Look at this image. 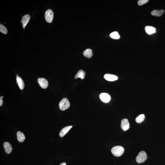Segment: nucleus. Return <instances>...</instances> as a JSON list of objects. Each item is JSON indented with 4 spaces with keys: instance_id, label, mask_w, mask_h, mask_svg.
<instances>
[{
    "instance_id": "f257e3e1",
    "label": "nucleus",
    "mask_w": 165,
    "mask_h": 165,
    "mask_svg": "<svg viewBox=\"0 0 165 165\" xmlns=\"http://www.w3.org/2000/svg\"><path fill=\"white\" fill-rule=\"evenodd\" d=\"M124 149L121 146H116L113 147L111 149L112 154L116 157H120L123 154Z\"/></svg>"
},
{
    "instance_id": "f03ea898",
    "label": "nucleus",
    "mask_w": 165,
    "mask_h": 165,
    "mask_svg": "<svg viewBox=\"0 0 165 165\" xmlns=\"http://www.w3.org/2000/svg\"><path fill=\"white\" fill-rule=\"evenodd\" d=\"M70 103L68 99L64 98L59 103V107L61 110L64 111L68 109L70 107Z\"/></svg>"
},
{
    "instance_id": "7ed1b4c3",
    "label": "nucleus",
    "mask_w": 165,
    "mask_h": 165,
    "mask_svg": "<svg viewBox=\"0 0 165 165\" xmlns=\"http://www.w3.org/2000/svg\"><path fill=\"white\" fill-rule=\"evenodd\" d=\"M147 155L144 151H142L139 153L136 158V161L138 163H143L147 160Z\"/></svg>"
},
{
    "instance_id": "20e7f679",
    "label": "nucleus",
    "mask_w": 165,
    "mask_h": 165,
    "mask_svg": "<svg viewBox=\"0 0 165 165\" xmlns=\"http://www.w3.org/2000/svg\"><path fill=\"white\" fill-rule=\"evenodd\" d=\"M54 13L51 9H48L45 13V18L46 21L49 23L52 22L53 20Z\"/></svg>"
},
{
    "instance_id": "39448f33",
    "label": "nucleus",
    "mask_w": 165,
    "mask_h": 165,
    "mask_svg": "<svg viewBox=\"0 0 165 165\" xmlns=\"http://www.w3.org/2000/svg\"><path fill=\"white\" fill-rule=\"evenodd\" d=\"M38 82L42 88L45 89L47 88L48 87V81L45 78H39L38 79Z\"/></svg>"
},
{
    "instance_id": "423d86ee",
    "label": "nucleus",
    "mask_w": 165,
    "mask_h": 165,
    "mask_svg": "<svg viewBox=\"0 0 165 165\" xmlns=\"http://www.w3.org/2000/svg\"><path fill=\"white\" fill-rule=\"evenodd\" d=\"M121 127L124 131L128 130L130 128V124L128 120L127 119H123L121 121Z\"/></svg>"
},
{
    "instance_id": "0eeeda50",
    "label": "nucleus",
    "mask_w": 165,
    "mask_h": 165,
    "mask_svg": "<svg viewBox=\"0 0 165 165\" xmlns=\"http://www.w3.org/2000/svg\"><path fill=\"white\" fill-rule=\"evenodd\" d=\"M100 99L103 102L108 103L109 102L111 99V97L109 94L106 93H102L99 96Z\"/></svg>"
},
{
    "instance_id": "6e6552de",
    "label": "nucleus",
    "mask_w": 165,
    "mask_h": 165,
    "mask_svg": "<svg viewBox=\"0 0 165 165\" xmlns=\"http://www.w3.org/2000/svg\"><path fill=\"white\" fill-rule=\"evenodd\" d=\"M104 78L108 81L113 82L118 79V77L113 74H107L104 76Z\"/></svg>"
},
{
    "instance_id": "1a4fd4ad",
    "label": "nucleus",
    "mask_w": 165,
    "mask_h": 165,
    "mask_svg": "<svg viewBox=\"0 0 165 165\" xmlns=\"http://www.w3.org/2000/svg\"><path fill=\"white\" fill-rule=\"evenodd\" d=\"M30 17L29 14H26L23 16L22 20H21V23H22L23 26V28L25 29L27 24L29 22L30 19Z\"/></svg>"
},
{
    "instance_id": "9d476101",
    "label": "nucleus",
    "mask_w": 165,
    "mask_h": 165,
    "mask_svg": "<svg viewBox=\"0 0 165 165\" xmlns=\"http://www.w3.org/2000/svg\"><path fill=\"white\" fill-rule=\"evenodd\" d=\"M3 146L5 152L9 154L11 152L12 150V147L10 143L5 142L4 143Z\"/></svg>"
},
{
    "instance_id": "9b49d317",
    "label": "nucleus",
    "mask_w": 165,
    "mask_h": 165,
    "mask_svg": "<svg viewBox=\"0 0 165 165\" xmlns=\"http://www.w3.org/2000/svg\"><path fill=\"white\" fill-rule=\"evenodd\" d=\"M16 81L18 86H19L21 90H22L24 89L25 87V84H24V81H23L21 78L18 76L17 75L16 77Z\"/></svg>"
},
{
    "instance_id": "f8f14e48",
    "label": "nucleus",
    "mask_w": 165,
    "mask_h": 165,
    "mask_svg": "<svg viewBox=\"0 0 165 165\" xmlns=\"http://www.w3.org/2000/svg\"><path fill=\"white\" fill-rule=\"evenodd\" d=\"M145 30L146 33L149 35H151L156 32V29L154 27L147 26L145 28Z\"/></svg>"
},
{
    "instance_id": "ddd939ff",
    "label": "nucleus",
    "mask_w": 165,
    "mask_h": 165,
    "mask_svg": "<svg viewBox=\"0 0 165 165\" xmlns=\"http://www.w3.org/2000/svg\"><path fill=\"white\" fill-rule=\"evenodd\" d=\"M72 126H69L65 127L63 128L60 131V133H59V136L61 137H62L64 136L65 135L67 134L70 130L71 128H72Z\"/></svg>"
},
{
    "instance_id": "4468645a",
    "label": "nucleus",
    "mask_w": 165,
    "mask_h": 165,
    "mask_svg": "<svg viewBox=\"0 0 165 165\" xmlns=\"http://www.w3.org/2000/svg\"><path fill=\"white\" fill-rule=\"evenodd\" d=\"M17 140L20 143L23 142L25 139V136L22 132L18 131L17 133Z\"/></svg>"
},
{
    "instance_id": "2eb2a0df",
    "label": "nucleus",
    "mask_w": 165,
    "mask_h": 165,
    "mask_svg": "<svg viewBox=\"0 0 165 165\" xmlns=\"http://www.w3.org/2000/svg\"><path fill=\"white\" fill-rule=\"evenodd\" d=\"M85 72L82 70H80L75 77V79H76L78 78H81L82 79H83L85 78Z\"/></svg>"
},
{
    "instance_id": "dca6fc26",
    "label": "nucleus",
    "mask_w": 165,
    "mask_h": 165,
    "mask_svg": "<svg viewBox=\"0 0 165 165\" xmlns=\"http://www.w3.org/2000/svg\"><path fill=\"white\" fill-rule=\"evenodd\" d=\"M164 12V10H153L151 12V14L152 15L156 16V17H160L162 15Z\"/></svg>"
},
{
    "instance_id": "f3484780",
    "label": "nucleus",
    "mask_w": 165,
    "mask_h": 165,
    "mask_svg": "<svg viewBox=\"0 0 165 165\" xmlns=\"http://www.w3.org/2000/svg\"><path fill=\"white\" fill-rule=\"evenodd\" d=\"M83 55L86 57L91 58L93 56L92 51L90 49H87L83 52Z\"/></svg>"
},
{
    "instance_id": "a211bd4d",
    "label": "nucleus",
    "mask_w": 165,
    "mask_h": 165,
    "mask_svg": "<svg viewBox=\"0 0 165 165\" xmlns=\"http://www.w3.org/2000/svg\"><path fill=\"white\" fill-rule=\"evenodd\" d=\"M145 118V115L143 114H142L139 115L137 117L136 119V121L138 123H140L144 121Z\"/></svg>"
},
{
    "instance_id": "6ab92c4d",
    "label": "nucleus",
    "mask_w": 165,
    "mask_h": 165,
    "mask_svg": "<svg viewBox=\"0 0 165 165\" xmlns=\"http://www.w3.org/2000/svg\"><path fill=\"white\" fill-rule=\"evenodd\" d=\"M111 37L115 39H118L120 38L119 35L117 32H112L110 35Z\"/></svg>"
},
{
    "instance_id": "aec40b11",
    "label": "nucleus",
    "mask_w": 165,
    "mask_h": 165,
    "mask_svg": "<svg viewBox=\"0 0 165 165\" xmlns=\"http://www.w3.org/2000/svg\"><path fill=\"white\" fill-rule=\"evenodd\" d=\"M0 31L4 34H6L7 33V29L2 24H0Z\"/></svg>"
},
{
    "instance_id": "412c9836",
    "label": "nucleus",
    "mask_w": 165,
    "mask_h": 165,
    "mask_svg": "<svg viewBox=\"0 0 165 165\" xmlns=\"http://www.w3.org/2000/svg\"><path fill=\"white\" fill-rule=\"evenodd\" d=\"M149 0H140L138 1V4L140 6H141L149 2Z\"/></svg>"
},
{
    "instance_id": "4be33fe9",
    "label": "nucleus",
    "mask_w": 165,
    "mask_h": 165,
    "mask_svg": "<svg viewBox=\"0 0 165 165\" xmlns=\"http://www.w3.org/2000/svg\"><path fill=\"white\" fill-rule=\"evenodd\" d=\"M3 100L1 97H0V106H1L3 104Z\"/></svg>"
},
{
    "instance_id": "5701e85b",
    "label": "nucleus",
    "mask_w": 165,
    "mask_h": 165,
    "mask_svg": "<svg viewBox=\"0 0 165 165\" xmlns=\"http://www.w3.org/2000/svg\"><path fill=\"white\" fill-rule=\"evenodd\" d=\"M66 163L65 162H63V163L61 164L60 165H66Z\"/></svg>"
},
{
    "instance_id": "b1692460",
    "label": "nucleus",
    "mask_w": 165,
    "mask_h": 165,
    "mask_svg": "<svg viewBox=\"0 0 165 165\" xmlns=\"http://www.w3.org/2000/svg\"><path fill=\"white\" fill-rule=\"evenodd\" d=\"M1 97V98H3V97L2 96Z\"/></svg>"
}]
</instances>
